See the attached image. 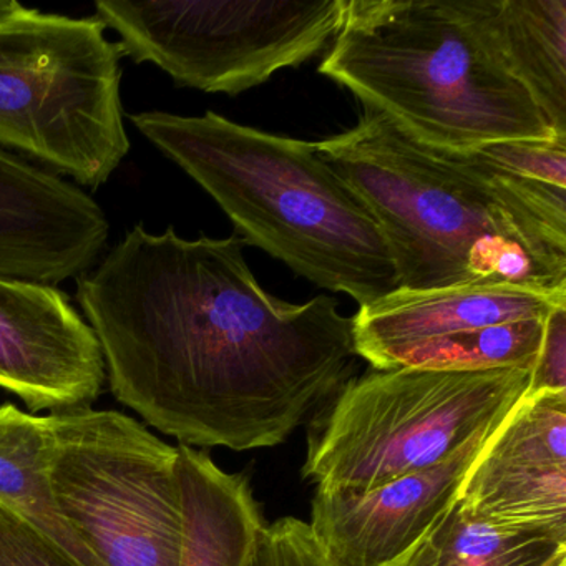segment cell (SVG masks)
I'll use <instances>...</instances> for the list:
<instances>
[{
  "label": "cell",
  "instance_id": "6da1fadb",
  "mask_svg": "<svg viewBox=\"0 0 566 566\" xmlns=\"http://www.w3.org/2000/svg\"><path fill=\"white\" fill-rule=\"evenodd\" d=\"M243 248L137 224L77 277L115 399L180 446H281L357 376L353 317L277 300Z\"/></svg>",
  "mask_w": 566,
  "mask_h": 566
},
{
  "label": "cell",
  "instance_id": "7a4b0ae2",
  "mask_svg": "<svg viewBox=\"0 0 566 566\" xmlns=\"http://www.w3.org/2000/svg\"><path fill=\"white\" fill-rule=\"evenodd\" d=\"M316 145L376 218L399 287L566 293V188L427 147L373 108Z\"/></svg>",
  "mask_w": 566,
  "mask_h": 566
},
{
  "label": "cell",
  "instance_id": "3957f363",
  "mask_svg": "<svg viewBox=\"0 0 566 566\" xmlns=\"http://www.w3.org/2000/svg\"><path fill=\"white\" fill-rule=\"evenodd\" d=\"M128 120L220 205L244 244L323 290L347 294L359 307L399 290L376 218L316 144L244 127L214 112H140Z\"/></svg>",
  "mask_w": 566,
  "mask_h": 566
},
{
  "label": "cell",
  "instance_id": "277c9868",
  "mask_svg": "<svg viewBox=\"0 0 566 566\" xmlns=\"http://www.w3.org/2000/svg\"><path fill=\"white\" fill-rule=\"evenodd\" d=\"M319 72L439 150L565 138L512 74L470 0H347Z\"/></svg>",
  "mask_w": 566,
  "mask_h": 566
},
{
  "label": "cell",
  "instance_id": "5b68a950",
  "mask_svg": "<svg viewBox=\"0 0 566 566\" xmlns=\"http://www.w3.org/2000/svg\"><path fill=\"white\" fill-rule=\"evenodd\" d=\"M532 369H373L310 419L303 479L373 489L449 459L525 397Z\"/></svg>",
  "mask_w": 566,
  "mask_h": 566
},
{
  "label": "cell",
  "instance_id": "8992f818",
  "mask_svg": "<svg viewBox=\"0 0 566 566\" xmlns=\"http://www.w3.org/2000/svg\"><path fill=\"white\" fill-rule=\"evenodd\" d=\"M122 51L97 18H0V148L97 190L130 151Z\"/></svg>",
  "mask_w": 566,
  "mask_h": 566
},
{
  "label": "cell",
  "instance_id": "52a82bcc",
  "mask_svg": "<svg viewBox=\"0 0 566 566\" xmlns=\"http://www.w3.org/2000/svg\"><path fill=\"white\" fill-rule=\"evenodd\" d=\"M55 510L94 566H180L178 447L117 410L49 413Z\"/></svg>",
  "mask_w": 566,
  "mask_h": 566
},
{
  "label": "cell",
  "instance_id": "ba28073f",
  "mask_svg": "<svg viewBox=\"0 0 566 566\" xmlns=\"http://www.w3.org/2000/svg\"><path fill=\"white\" fill-rule=\"evenodd\" d=\"M347 0L95 2L122 55L154 64L180 87L240 95L329 48Z\"/></svg>",
  "mask_w": 566,
  "mask_h": 566
},
{
  "label": "cell",
  "instance_id": "9c48e42d",
  "mask_svg": "<svg viewBox=\"0 0 566 566\" xmlns=\"http://www.w3.org/2000/svg\"><path fill=\"white\" fill-rule=\"evenodd\" d=\"M566 293L515 284L399 290L353 317L360 359L373 369H532L546 317Z\"/></svg>",
  "mask_w": 566,
  "mask_h": 566
},
{
  "label": "cell",
  "instance_id": "30bf717a",
  "mask_svg": "<svg viewBox=\"0 0 566 566\" xmlns=\"http://www.w3.org/2000/svg\"><path fill=\"white\" fill-rule=\"evenodd\" d=\"M457 505L566 543V390H528L470 467Z\"/></svg>",
  "mask_w": 566,
  "mask_h": 566
},
{
  "label": "cell",
  "instance_id": "8fae6325",
  "mask_svg": "<svg viewBox=\"0 0 566 566\" xmlns=\"http://www.w3.org/2000/svg\"><path fill=\"white\" fill-rule=\"evenodd\" d=\"M105 380L101 343L64 291L0 276V389L57 412L91 407Z\"/></svg>",
  "mask_w": 566,
  "mask_h": 566
},
{
  "label": "cell",
  "instance_id": "7c38bea8",
  "mask_svg": "<svg viewBox=\"0 0 566 566\" xmlns=\"http://www.w3.org/2000/svg\"><path fill=\"white\" fill-rule=\"evenodd\" d=\"M419 472L373 489H316L307 523L331 566H390L423 538L459 499L470 467L493 432Z\"/></svg>",
  "mask_w": 566,
  "mask_h": 566
},
{
  "label": "cell",
  "instance_id": "4fadbf2b",
  "mask_svg": "<svg viewBox=\"0 0 566 566\" xmlns=\"http://www.w3.org/2000/svg\"><path fill=\"white\" fill-rule=\"evenodd\" d=\"M184 515L180 566H247L263 513L244 473L224 472L203 450L178 446Z\"/></svg>",
  "mask_w": 566,
  "mask_h": 566
},
{
  "label": "cell",
  "instance_id": "5bb4252c",
  "mask_svg": "<svg viewBox=\"0 0 566 566\" xmlns=\"http://www.w3.org/2000/svg\"><path fill=\"white\" fill-rule=\"evenodd\" d=\"M512 74L566 138V0H470Z\"/></svg>",
  "mask_w": 566,
  "mask_h": 566
},
{
  "label": "cell",
  "instance_id": "9a60e30c",
  "mask_svg": "<svg viewBox=\"0 0 566 566\" xmlns=\"http://www.w3.org/2000/svg\"><path fill=\"white\" fill-rule=\"evenodd\" d=\"M52 429L49 416L0 406V506L31 523L78 565L94 566L59 516L49 480Z\"/></svg>",
  "mask_w": 566,
  "mask_h": 566
},
{
  "label": "cell",
  "instance_id": "2e32d148",
  "mask_svg": "<svg viewBox=\"0 0 566 566\" xmlns=\"http://www.w3.org/2000/svg\"><path fill=\"white\" fill-rule=\"evenodd\" d=\"M437 566H543L566 543L533 533L510 532L453 505L430 530Z\"/></svg>",
  "mask_w": 566,
  "mask_h": 566
},
{
  "label": "cell",
  "instance_id": "e0dca14e",
  "mask_svg": "<svg viewBox=\"0 0 566 566\" xmlns=\"http://www.w3.org/2000/svg\"><path fill=\"white\" fill-rule=\"evenodd\" d=\"M490 167L523 180L566 188V140H509L473 150Z\"/></svg>",
  "mask_w": 566,
  "mask_h": 566
},
{
  "label": "cell",
  "instance_id": "ac0fdd59",
  "mask_svg": "<svg viewBox=\"0 0 566 566\" xmlns=\"http://www.w3.org/2000/svg\"><path fill=\"white\" fill-rule=\"evenodd\" d=\"M247 566H331L317 548L307 522L283 516L264 523Z\"/></svg>",
  "mask_w": 566,
  "mask_h": 566
},
{
  "label": "cell",
  "instance_id": "d6986e66",
  "mask_svg": "<svg viewBox=\"0 0 566 566\" xmlns=\"http://www.w3.org/2000/svg\"><path fill=\"white\" fill-rule=\"evenodd\" d=\"M0 566H82L31 523L0 506Z\"/></svg>",
  "mask_w": 566,
  "mask_h": 566
},
{
  "label": "cell",
  "instance_id": "ffe728a7",
  "mask_svg": "<svg viewBox=\"0 0 566 566\" xmlns=\"http://www.w3.org/2000/svg\"><path fill=\"white\" fill-rule=\"evenodd\" d=\"M530 390H566V304L546 317Z\"/></svg>",
  "mask_w": 566,
  "mask_h": 566
},
{
  "label": "cell",
  "instance_id": "44dd1931",
  "mask_svg": "<svg viewBox=\"0 0 566 566\" xmlns=\"http://www.w3.org/2000/svg\"><path fill=\"white\" fill-rule=\"evenodd\" d=\"M390 566H437L436 548L430 539V532Z\"/></svg>",
  "mask_w": 566,
  "mask_h": 566
},
{
  "label": "cell",
  "instance_id": "7402d4cb",
  "mask_svg": "<svg viewBox=\"0 0 566 566\" xmlns=\"http://www.w3.org/2000/svg\"><path fill=\"white\" fill-rule=\"evenodd\" d=\"M19 6H21V2H15V0H0V18L11 14Z\"/></svg>",
  "mask_w": 566,
  "mask_h": 566
},
{
  "label": "cell",
  "instance_id": "603a6c76",
  "mask_svg": "<svg viewBox=\"0 0 566 566\" xmlns=\"http://www.w3.org/2000/svg\"><path fill=\"white\" fill-rule=\"evenodd\" d=\"M543 566H566V552L559 553V555H556L555 558L549 559Z\"/></svg>",
  "mask_w": 566,
  "mask_h": 566
}]
</instances>
